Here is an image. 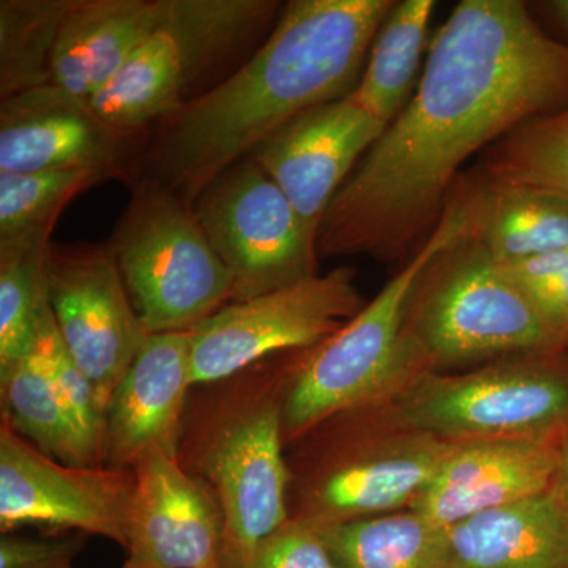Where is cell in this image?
I'll use <instances>...</instances> for the list:
<instances>
[{
  "label": "cell",
  "instance_id": "cell-22",
  "mask_svg": "<svg viewBox=\"0 0 568 568\" xmlns=\"http://www.w3.org/2000/svg\"><path fill=\"white\" fill-rule=\"evenodd\" d=\"M317 530L342 568H448V529L410 508Z\"/></svg>",
  "mask_w": 568,
  "mask_h": 568
},
{
  "label": "cell",
  "instance_id": "cell-30",
  "mask_svg": "<svg viewBox=\"0 0 568 568\" xmlns=\"http://www.w3.org/2000/svg\"><path fill=\"white\" fill-rule=\"evenodd\" d=\"M36 351H39L50 369L52 381L80 433L82 443L95 462L103 466L104 409L100 405L95 387L67 353L54 317L41 334Z\"/></svg>",
  "mask_w": 568,
  "mask_h": 568
},
{
  "label": "cell",
  "instance_id": "cell-13",
  "mask_svg": "<svg viewBox=\"0 0 568 568\" xmlns=\"http://www.w3.org/2000/svg\"><path fill=\"white\" fill-rule=\"evenodd\" d=\"M387 126L347 95L305 111L250 156L278 185L317 244L328 205Z\"/></svg>",
  "mask_w": 568,
  "mask_h": 568
},
{
  "label": "cell",
  "instance_id": "cell-20",
  "mask_svg": "<svg viewBox=\"0 0 568 568\" xmlns=\"http://www.w3.org/2000/svg\"><path fill=\"white\" fill-rule=\"evenodd\" d=\"M469 237L499 264L568 250V201L532 190L474 182Z\"/></svg>",
  "mask_w": 568,
  "mask_h": 568
},
{
  "label": "cell",
  "instance_id": "cell-26",
  "mask_svg": "<svg viewBox=\"0 0 568 568\" xmlns=\"http://www.w3.org/2000/svg\"><path fill=\"white\" fill-rule=\"evenodd\" d=\"M50 237L0 242V373L33 353L52 321L44 271Z\"/></svg>",
  "mask_w": 568,
  "mask_h": 568
},
{
  "label": "cell",
  "instance_id": "cell-16",
  "mask_svg": "<svg viewBox=\"0 0 568 568\" xmlns=\"http://www.w3.org/2000/svg\"><path fill=\"white\" fill-rule=\"evenodd\" d=\"M89 100L54 84L0 103V173L89 170L122 174L123 141Z\"/></svg>",
  "mask_w": 568,
  "mask_h": 568
},
{
  "label": "cell",
  "instance_id": "cell-25",
  "mask_svg": "<svg viewBox=\"0 0 568 568\" xmlns=\"http://www.w3.org/2000/svg\"><path fill=\"white\" fill-rule=\"evenodd\" d=\"M2 418L18 435L71 466H100L82 443L39 351L0 373Z\"/></svg>",
  "mask_w": 568,
  "mask_h": 568
},
{
  "label": "cell",
  "instance_id": "cell-21",
  "mask_svg": "<svg viewBox=\"0 0 568 568\" xmlns=\"http://www.w3.org/2000/svg\"><path fill=\"white\" fill-rule=\"evenodd\" d=\"M189 74L178 41L166 29L149 37L89 100L114 132L129 136L163 121L186 102Z\"/></svg>",
  "mask_w": 568,
  "mask_h": 568
},
{
  "label": "cell",
  "instance_id": "cell-33",
  "mask_svg": "<svg viewBox=\"0 0 568 568\" xmlns=\"http://www.w3.org/2000/svg\"><path fill=\"white\" fill-rule=\"evenodd\" d=\"M81 549V537L39 540L2 534L0 568H67Z\"/></svg>",
  "mask_w": 568,
  "mask_h": 568
},
{
  "label": "cell",
  "instance_id": "cell-29",
  "mask_svg": "<svg viewBox=\"0 0 568 568\" xmlns=\"http://www.w3.org/2000/svg\"><path fill=\"white\" fill-rule=\"evenodd\" d=\"M103 181L89 170L0 173V242L51 235L65 205Z\"/></svg>",
  "mask_w": 568,
  "mask_h": 568
},
{
  "label": "cell",
  "instance_id": "cell-8",
  "mask_svg": "<svg viewBox=\"0 0 568 568\" xmlns=\"http://www.w3.org/2000/svg\"><path fill=\"white\" fill-rule=\"evenodd\" d=\"M390 425L448 443L556 439L568 425V368L551 361L422 373L388 399Z\"/></svg>",
  "mask_w": 568,
  "mask_h": 568
},
{
  "label": "cell",
  "instance_id": "cell-2",
  "mask_svg": "<svg viewBox=\"0 0 568 568\" xmlns=\"http://www.w3.org/2000/svg\"><path fill=\"white\" fill-rule=\"evenodd\" d=\"M394 0H293L233 73L163 119L145 179L193 207L286 123L351 95Z\"/></svg>",
  "mask_w": 568,
  "mask_h": 568
},
{
  "label": "cell",
  "instance_id": "cell-17",
  "mask_svg": "<svg viewBox=\"0 0 568 568\" xmlns=\"http://www.w3.org/2000/svg\"><path fill=\"white\" fill-rule=\"evenodd\" d=\"M558 473L556 439L455 443L410 510L452 526L551 489Z\"/></svg>",
  "mask_w": 568,
  "mask_h": 568
},
{
  "label": "cell",
  "instance_id": "cell-31",
  "mask_svg": "<svg viewBox=\"0 0 568 568\" xmlns=\"http://www.w3.org/2000/svg\"><path fill=\"white\" fill-rule=\"evenodd\" d=\"M500 265L547 323L568 339V250Z\"/></svg>",
  "mask_w": 568,
  "mask_h": 568
},
{
  "label": "cell",
  "instance_id": "cell-14",
  "mask_svg": "<svg viewBox=\"0 0 568 568\" xmlns=\"http://www.w3.org/2000/svg\"><path fill=\"white\" fill-rule=\"evenodd\" d=\"M190 349V331L145 339L108 403L103 466L133 470L149 455L178 457L193 390Z\"/></svg>",
  "mask_w": 568,
  "mask_h": 568
},
{
  "label": "cell",
  "instance_id": "cell-36",
  "mask_svg": "<svg viewBox=\"0 0 568 568\" xmlns=\"http://www.w3.org/2000/svg\"><path fill=\"white\" fill-rule=\"evenodd\" d=\"M121 568H162L155 566V564L145 562V560L130 558L125 560V564Z\"/></svg>",
  "mask_w": 568,
  "mask_h": 568
},
{
  "label": "cell",
  "instance_id": "cell-3",
  "mask_svg": "<svg viewBox=\"0 0 568 568\" xmlns=\"http://www.w3.org/2000/svg\"><path fill=\"white\" fill-rule=\"evenodd\" d=\"M293 369L294 355L268 357L189 398L178 458L222 510L223 568H253L260 545L290 521L283 406Z\"/></svg>",
  "mask_w": 568,
  "mask_h": 568
},
{
  "label": "cell",
  "instance_id": "cell-10",
  "mask_svg": "<svg viewBox=\"0 0 568 568\" xmlns=\"http://www.w3.org/2000/svg\"><path fill=\"white\" fill-rule=\"evenodd\" d=\"M193 212L230 272L231 302L248 301L317 275L316 242L252 156L213 181L193 204Z\"/></svg>",
  "mask_w": 568,
  "mask_h": 568
},
{
  "label": "cell",
  "instance_id": "cell-6",
  "mask_svg": "<svg viewBox=\"0 0 568 568\" xmlns=\"http://www.w3.org/2000/svg\"><path fill=\"white\" fill-rule=\"evenodd\" d=\"M108 245L134 312L151 335L193 331L231 304L230 272L193 207L152 179L134 186Z\"/></svg>",
  "mask_w": 568,
  "mask_h": 568
},
{
  "label": "cell",
  "instance_id": "cell-23",
  "mask_svg": "<svg viewBox=\"0 0 568 568\" xmlns=\"http://www.w3.org/2000/svg\"><path fill=\"white\" fill-rule=\"evenodd\" d=\"M433 10V0L395 2L369 50L361 81L351 93L362 110L386 125L410 100Z\"/></svg>",
  "mask_w": 568,
  "mask_h": 568
},
{
  "label": "cell",
  "instance_id": "cell-28",
  "mask_svg": "<svg viewBox=\"0 0 568 568\" xmlns=\"http://www.w3.org/2000/svg\"><path fill=\"white\" fill-rule=\"evenodd\" d=\"M77 0L0 2V99L52 84V55Z\"/></svg>",
  "mask_w": 568,
  "mask_h": 568
},
{
  "label": "cell",
  "instance_id": "cell-12",
  "mask_svg": "<svg viewBox=\"0 0 568 568\" xmlns=\"http://www.w3.org/2000/svg\"><path fill=\"white\" fill-rule=\"evenodd\" d=\"M133 470L71 466L32 446L2 418L0 530L22 526L74 529L126 549Z\"/></svg>",
  "mask_w": 568,
  "mask_h": 568
},
{
  "label": "cell",
  "instance_id": "cell-27",
  "mask_svg": "<svg viewBox=\"0 0 568 568\" xmlns=\"http://www.w3.org/2000/svg\"><path fill=\"white\" fill-rule=\"evenodd\" d=\"M481 183L568 201V104L529 119L489 149Z\"/></svg>",
  "mask_w": 568,
  "mask_h": 568
},
{
  "label": "cell",
  "instance_id": "cell-19",
  "mask_svg": "<svg viewBox=\"0 0 568 568\" xmlns=\"http://www.w3.org/2000/svg\"><path fill=\"white\" fill-rule=\"evenodd\" d=\"M448 568H568V508L555 488L448 529Z\"/></svg>",
  "mask_w": 568,
  "mask_h": 568
},
{
  "label": "cell",
  "instance_id": "cell-11",
  "mask_svg": "<svg viewBox=\"0 0 568 568\" xmlns=\"http://www.w3.org/2000/svg\"><path fill=\"white\" fill-rule=\"evenodd\" d=\"M44 271L59 336L106 413L151 334L134 312L110 245L50 244Z\"/></svg>",
  "mask_w": 568,
  "mask_h": 568
},
{
  "label": "cell",
  "instance_id": "cell-35",
  "mask_svg": "<svg viewBox=\"0 0 568 568\" xmlns=\"http://www.w3.org/2000/svg\"><path fill=\"white\" fill-rule=\"evenodd\" d=\"M549 10L552 11V17L558 21L560 29L568 36V0H556L549 3Z\"/></svg>",
  "mask_w": 568,
  "mask_h": 568
},
{
  "label": "cell",
  "instance_id": "cell-5",
  "mask_svg": "<svg viewBox=\"0 0 568 568\" xmlns=\"http://www.w3.org/2000/svg\"><path fill=\"white\" fill-rule=\"evenodd\" d=\"M405 338L424 373L496 355H552L568 342L469 234L418 280Z\"/></svg>",
  "mask_w": 568,
  "mask_h": 568
},
{
  "label": "cell",
  "instance_id": "cell-7",
  "mask_svg": "<svg viewBox=\"0 0 568 568\" xmlns=\"http://www.w3.org/2000/svg\"><path fill=\"white\" fill-rule=\"evenodd\" d=\"M328 422L338 425L323 424L331 439L291 470V518L316 529L413 507L455 446L402 426L349 432Z\"/></svg>",
  "mask_w": 568,
  "mask_h": 568
},
{
  "label": "cell",
  "instance_id": "cell-34",
  "mask_svg": "<svg viewBox=\"0 0 568 568\" xmlns=\"http://www.w3.org/2000/svg\"><path fill=\"white\" fill-rule=\"evenodd\" d=\"M556 452H558V473H556L552 488L568 508V425L556 437Z\"/></svg>",
  "mask_w": 568,
  "mask_h": 568
},
{
  "label": "cell",
  "instance_id": "cell-9",
  "mask_svg": "<svg viewBox=\"0 0 568 568\" xmlns=\"http://www.w3.org/2000/svg\"><path fill=\"white\" fill-rule=\"evenodd\" d=\"M365 305L351 267L231 302L190 331L193 388L222 383L274 355L312 349Z\"/></svg>",
  "mask_w": 568,
  "mask_h": 568
},
{
  "label": "cell",
  "instance_id": "cell-37",
  "mask_svg": "<svg viewBox=\"0 0 568 568\" xmlns=\"http://www.w3.org/2000/svg\"><path fill=\"white\" fill-rule=\"evenodd\" d=\"M67 568H73V567L70 566V567H67Z\"/></svg>",
  "mask_w": 568,
  "mask_h": 568
},
{
  "label": "cell",
  "instance_id": "cell-1",
  "mask_svg": "<svg viewBox=\"0 0 568 568\" xmlns=\"http://www.w3.org/2000/svg\"><path fill=\"white\" fill-rule=\"evenodd\" d=\"M568 104V44L518 0H463L417 91L325 212L317 257L396 260L436 230L459 168L518 125Z\"/></svg>",
  "mask_w": 568,
  "mask_h": 568
},
{
  "label": "cell",
  "instance_id": "cell-4",
  "mask_svg": "<svg viewBox=\"0 0 568 568\" xmlns=\"http://www.w3.org/2000/svg\"><path fill=\"white\" fill-rule=\"evenodd\" d=\"M469 231V196L459 186L436 230L379 294L331 338L294 354L283 406L286 444L342 414L384 405L424 373L405 338L410 297L429 264Z\"/></svg>",
  "mask_w": 568,
  "mask_h": 568
},
{
  "label": "cell",
  "instance_id": "cell-15",
  "mask_svg": "<svg viewBox=\"0 0 568 568\" xmlns=\"http://www.w3.org/2000/svg\"><path fill=\"white\" fill-rule=\"evenodd\" d=\"M133 476L126 525L130 558L162 568H223L222 510L179 458L149 455Z\"/></svg>",
  "mask_w": 568,
  "mask_h": 568
},
{
  "label": "cell",
  "instance_id": "cell-32",
  "mask_svg": "<svg viewBox=\"0 0 568 568\" xmlns=\"http://www.w3.org/2000/svg\"><path fill=\"white\" fill-rule=\"evenodd\" d=\"M253 568H342L320 530L290 518L257 548Z\"/></svg>",
  "mask_w": 568,
  "mask_h": 568
},
{
  "label": "cell",
  "instance_id": "cell-24",
  "mask_svg": "<svg viewBox=\"0 0 568 568\" xmlns=\"http://www.w3.org/2000/svg\"><path fill=\"white\" fill-rule=\"evenodd\" d=\"M271 0H166V29L178 41L189 85L222 67L275 17Z\"/></svg>",
  "mask_w": 568,
  "mask_h": 568
},
{
  "label": "cell",
  "instance_id": "cell-18",
  "mask_svg": "<svg viewBox=\"0 0 568 568\" xmlns=\"http://www.w3.org/2000/svg\"><path fill=\"white\" fill-rule=\"evenodd\" d=\"M164 18L166 0H77L55 43L52 84L91 100Z\"/></svg>",
  "mask_w": 568,
  "mask_h": 568
}]
</instances>
